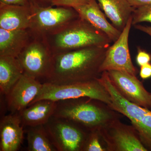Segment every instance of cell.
<instances>
[{
  "mask_svg": "<svg viewBox=\"0 0 151 151\" xmlns=\"http://www.w3.org/2000/svg\"><path fill=\"white\" fill-rule=\"evenodd\" d=\"M108 48L92 47L53 55L50 73L43 83L66 84L97 79Z\"/></svg>",
  "mask_w": 151,
  "mask_h": 151,
  "instance_id": "1",
  "label": "cell"
},
{
  "mask_svg": "<svg viewBox=\"0 0 151 151\" xmlns=\"http://www.w3.org/2000/svg\"><path fill=\"white\" fill-rule=\"evenodd\" d=\"M46 39L53 55L92 47H108L112 42L104 33L80 17Z\"/></svg>",
  "mask_w": 151,
  "mask_h": 151,
  "instance_id": "2",
  "label": "cell"
},
{
  "mask_svg": "<svg viewBox=\"0 0 151 151\" xmlns=\"http://www.w3.org/2000/svg\"><path fill=\"white\" fill-rule=\"evenodd\" d=\"M98 80L111 96L112 103L108 107L129 119L141 142L148 151H151V111L124 98L113 85L107 71L102 72Z\"/></svg>",
  "mask_w": 151,
  "mask_h": 151,
  "instance_id": "3",
  "label": "cell"
},
{
  "mask_svg": "<svg viewBox=\"0 0 151 151\" xmlns=\"http://www.w3.org/2000/svg\"><path fill=\"white\" fill-rule=\"evenodd\" d=\"M92 100L82 97L57 102L53 116L70 120L90 131L98 129L113 119L110 113Z\"/></svg>",
  "mask_w": 151,
  "mask_h": 151,
  "instance_id": "4",
  "label": "cell"
},
{
  "mask_svg": "<svg viewBox=\"0 0 151 151\" xmlns=\"http://www.w3.org/2000/svg\"><path fill=\"white\" fill-rule=\"evenodd\" d=\"M82 97L100 101L108 106L112 103L110 94L97 78L92 81L66 84L43 83L40 92L29 105L40 100L58 102Z\"/></svg>",
  "mask_w": 151,
  "mask_h": 151,
  "instance_id": "5",
  "label": "cell"
},
{
  "mask_svg": "<svg viewBox=\"0 0 151 151\" xmlns=\"http://www.w3.org/2000/svg\"><path fill=\"white\" fill-rule=\"evenodd\" d=\"M53 58L46 37L33 35L17 57L24 73L42 83L49 75Z\"/></svg>",
  "mask_w": 151,
  "mask_h": 151,
  "instance_id": "6",
  "label": "cell"
},
{
  "mask_svg": "<svg viewBox=\"0 0 151 151\" xmlns=\"http://www.w3.org/2000/svg\"><path fill=\"white\" fill-rule=\"evenodd\" d=\"M31 17L29 28L32 35L46 37L57 32L79 17L73 8L50 6L42 7L31 1Z\"/></svg>",
  "mask_w": 151,
  "mask_h": 151,
  "instance_id": "7",
  "label": "cell"
},
{
  "mask_svg": "<svg viewBox=\"0 0 151 151\" xmlns=\"http://www.w3.org/2000/svg\"><path fill=\"white\" fill-rule=\"evenodd\" d=\"M44 126L57 151L82 150L88 135L78 127V124L52 116Z\"/></svg>",
  "mask_w": 151,
  "mask_h": 151,
  "instance_id": "8",
  "label": "cell"
},
{
  "mask_svg": "<svg viewBox=\"0 0 151 151\" xmlns=\"http://www.w3.org/2000/svg\"><path fill=\"white\" fill-rule=\"evenodd\" d=\"M97 130L107 143L109 150L148 151L133 127L112 119Z\"/></svg>",
  "mask_w": 151,
  "mask_h": 151,
  "instance_id": "9",
  "label": "cell"
},
{
  "mask_svg": "<svg viewBox=\"0 0 151 151\" xmlns=\"http://www.w3.org/2000/svg\"><path fill=\"white\" fill-rule=\"evenodd\" d=\"M132 17L122 32L118 39L107 48L100 67L101 73L110 70H119L137 74L138 70L132 63L129 45V38L132 26Z\"/></svg>",
  "mask_w": 151,
  "mask_h": 151,
  "instance_id": "10",
  "label": "cell"
},
{
  "mask_svg": "<svg viewBox=\"0 0 151 151\" xmlns=\"http://www.w3.org/2000/svg\"><path fill=\"white\" fill-rule=\"evenodd\" d=\"M107 72L113 85L124 98L136 105L150 109L151 93L146 90L136 75L122 70Z\"/></svg>",
  "mask_w": 151,
  "mask_h": 151,
  "instance_id": "11",
  "label": "cell"
},
{
  "mask_svg": "<svg viewBox=\"0 0 151 151\" xmlns=\"http://www.w3.org/2000/svg\"><path fill=\"white\" fill-rule=\"evenodd\" d=\"M42 83L24 73L5 95L8 110L12 114L27 108L40 92Z\"/></svg>",
  "mask_w": 151,
  "mask_h": 151,
  "instance_id": "12",
  "label": "cell"
},
{
  "mask_svg": "<svg viewBox=\"0 0 151 151\" xmlns=\"http://www.w3.org/2000/svg\"><path fill=\"white\" fill-rule=\"evenodd\" d=\"M23 128L18 113L3 116L0 122V151L18 150L23 140Z\"/></svg>",
  "mask_w": 151,
  "mask_h": 151,
  "instance_id": "13",
  "label": "cell"
},
{
  "mask_svg": "<svg viewBox=\"0 0 151 151\" xmlns=\"http://www.w3.org/2000/svg\"><path fill=\"white\" fill-rule=\"evenodd\" d=\"M79 17L90 23L96 29L104 33L112 42L116 41L122 32L115 27L107 20L106 16L101 9L97 0L73 8Z\"/></svg>",
  "mask_w": 151,
  "mask_h": 151,
  "instance_id": "14",
  "label": "cell"
},
{
  "mask_svg": "<svg viewBox=\"0 0 151 151\" xmlns=\"http://www.w3.org/2000/svg\"><path fill=\"white\" fill-rule=\"evenodd\" d=\"M31 17L30 5H12L0 3V28L8 30L28 29Z\"/></svg>",
  "mask_w": 151,
  "mask_h": 151,
  "instance_id": "15",
  "label": "cell"
},
{
  "mask_svg": "<svg viewBox=\"0 0 151 151\" xmlns=\"http://www.w3.org/2000/svg\"><path fill=\"white\" fill-rule=\"evenodd\" d=\"M57 102L49 100L37 101L19 112L18 115L23 127L45 125L54 115Z\"/></svg>",
  "mask_w": 151,
  "mask_h": 151,
  "instance_id": "16",
  "label": "cell"
},
{
  "mask_svg": "<svg viewBox=\"0 0 151 151\" xmlns=\"http://www.w3.org/2000/svg\"><path fill=\"white\" fill-rule=\"evenodd\" d=\"M32 37L29 29L8 30L0 28V55L17 58Z\"/></svg>",
  "mask_w": 151,
  "mask_h": 151,
  "instance_id": "17",
  "label": "cell"
},
{
  "mask_svg": "<svg viewBox=\"0 0 151 151\" xmlns=\"http://www.w3.org/2000/svg\"><path fill=\"white\" fill-rule=\"evenodd\" d=\"M111 24L122 32L135 9L128 0H97Z\"/></svg>",
  "mask_w": 151,
  "mask_h": 151,
  "instance_id": "18",
  "label": "cell"
},
{
  "mask_svg": "<svg viewBox=\"0 0 151 151\" xmlns=\"http://www.w3.org/2000/svg\"><path fill=\"white\" fill-rule=\"evenodd\" d=\"M17 58L0 55V90L5 96L23 75Z\"/></svg>",
  "mask_w": 151,
  "mask_h": 151,
  "instance_id": "19",
  "label": "cell"
},
{
  "mask_svg": "<svg viewBox=\"0 0 151 151\" xmlns=\"http://www.w3.org/2000/svg\"><path fill=\"white\" fill-rule=\"evenodd\" d=\"M28 151H57L47 134L44 125L27 127Z\"/></svg>",
  "mask_w": 151,
  "mask_h": 151,
  "instance_id": "20",
  "label": "cell"
},
{
  "mask_svg": "<svg viewBox=\"0 0 151 151\" xmlns=\"http://www.w3.org/2000/svg\"><path fill=\"white\" fill-rule=\"evenodd\" d=\"M132 25L147 22L151 24V5L135 8L132 13Z\"/></svg>",
  "mask_w": 151,
  "mask_h": 151,
  "instance_id": "21",
  "label": "cell"
},
{
  "mask_svg": "<svg viewBox=\"0 0 151 151\" xmlns=\"http://www.w3.org/2000/svg\"><path fill=\"white\" fill-rule=\"evenodd\" d=\"M91 133L87 136L82 151H105L100 144L99 139V132L97 130L91 131Z\"/></svg>",
  "mask_w": 151,
  "mask_h": 151,
  "instance_id": "22",
  "label": "cell"
},
{
  "mask_svg": "<svg viewBox=\"0 0 151 151\" xmlns=\"http://www.w3.org/2000/svg\"><path fill=\"white\" fill-rule=\"evenodd\" d=\"M91 1L92 0H53L52 6L74 8L77 6L86 4Z\"/></svg>",
  "mask_w": 151,
  "mask_h": 151,
  "instance_id": "23",
  "label": "cell"
},
{
  "mask_svg": "<svg viewBox=\"0 0 151 151\" xmlns=\"http://www.w3.org/2000/svg\"><path fill=\"white\" fill-rule=\"evenodd\" d=\"M136 61L138 65L140 67L150 63L151 61V54L145 50L138 47Z\"/></svg>",
  "mask_w": 151,
  "mask_h": 151,
  "instance_id": "24",
  "label": "cell"
},
{
  "mask_svg": "<svg viewBox=\"0 0 151 151\" xmlns=\"http://www.w3.org/2000/svg\"><path fill=\"white\" fill-rule=\"evenodd\" d=\"M140 76L143 79H147L151 77V63L146 64L141 66Z\"/></svg>",
  "mask_w": 151,
  "mask_h": 151,
  "instance_id": "25",
  "label": "cell"
},
{
  "mask_svg": "<svg viewBox=\"0 0 151 151\" xmlns=\"http://www.w3.org/2000/svg\"><path fill=\"white\" fill-rule=\"evenodd\" d=\"M0 3L12 5L29 6L31 0H0Z\"/></svg>",
  "mask_w": 151,
  "mask_h": 151,
  "instance_id": "26",
  "label": "cell"
},
{
  "mask_svg": "<svg viewBox=\"0 0 151 151\" xmlns=\"http://www.w3.org/2000/svg\"><path fill=\"white\" fill-rule=\"evenodd\" d=\"M131 5L134 8L142 6L151 5V0H128Z\"/></svg>",
  "mask_w": 151,
  "mask_h": 151,
  "instance_id": "27",
  "label": "cell"
},
{
  "mask_svg": "<svg viewBox=\"0 0 151 151\" xmlns=\"http://www.w3.org/2000/svg\"><path fill=\"white\" fill-rule=\"evenodd\" d=\"M52 1L53 0H31L32 2L35 4L42 7H47L52 6Z\"/></svg>",
  "mask_w": 151,
  "mask_h": 151,
  "instance_id": "28",
  "label": "cell"
},
{
  "mask_svg": "<svg viewBox=\"0 0 151 151\" xmlns=\"http://www.w3.org/2000/svg\"><path fill=\"white\" fill-rule=\"evenodd\" d=\"M136 29L148 35L151 37V27L148 26H143L141 24H137L134 26Z\"/></svg>",
  "mask_w": 151,
  "mask_h": 151,
  "instance_id": "29",
  "label": "cell"
},
{
  "mask_svg": "<svg viewBox=\"0 0 151 151\" xmlns=\"http://www.w3.org/2000/svg\"><path fill=\"white\" fill-rule=\"evenodd\" d=\"M150 109H151V108H150Z\"/></svg>",
  "mask_w": 151,
  "mask_h": 151,
  "instance_id": "30",
  "label": "cell"
}]
</instances>
